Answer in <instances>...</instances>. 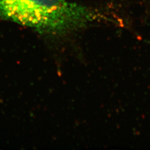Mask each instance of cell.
I'll return each instance as SVG.
<instances>
[{"instance_id": "1", "label": "cell", "mask_w": 150, "mask_h": 150, "mask_svg": "<svg viewBox=\"0 0 150 150\" xmlns=\"http://www.w3.org/2000/svg\"><path fill=\"white\" fill-rule=\"evenodd\" d=\"M0 17L38 30L59 31L94 21L99 14L67 0H0Z\"/></svg>"}]
</instances>
